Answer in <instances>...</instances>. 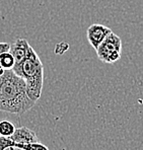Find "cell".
<instances>
[{"label":"cell","mask_w":143,"mask_h":150,"mask_svg":"<svg viewBox=\"0 0 143 150\" xmlns=\"http://www.w3.org/2000/svg\"><path fill=\"white\" fill-rule=\"evenodd\" d=\"M15 126L12 122L7 120L0 121V136L4 137H11L15 132Z\"/></svg>","instance_id":"ba28073f"},{"label":"cell","mask_w":143,"mask_h":150,"mask_svg":"<svg viewBox=\"0 0 143 150\" xmlns=\"http://www.w3.org/2000/svg\"><path fill=\"white\" fill-rule=\"evenodd\" d=\"M3 71H4V69H2V67L0 66V73H1V72H3Z\"/></svg>","instance_id":"4fadbf2b"},{"label":"cell","mask_w":143,"mask_h":150,"mask_svg":"<svg viewBox=\"0 0 143 150\" xmlns=\"http://www.w3.org/2000/svg\"><path fill=\"white\" fill-rule=\"evenodd\" d=\"M10 46L8 43H0V55L4 52H8L10 51Z\"/></svg>","instance_id":"8fae6325"},{"label":"cell","mask_w":143,"mask_h":150,"mask_svg":"<svg viewBox=\"0 0 143 150\" xmlns=\"http://www.w3.org/2000/svg\"><path fill=\"white\" fill-rule=\"evenodd\" d=\"M30 48V43H28L25 39H17L16 41L10 46L9 52L12 54V56L14 57V60H15L14 67H16L19 64L23 63V61L25 60L26 58V56H28Z\"/></svg>","instance_id":"5b68a950"},{"label":"cell","mask_w":143,"mask_h":150,"mask_svg":"<svg viewBox=\"0 0 143 150\" xmlns=\"http://www.w3.org/2000/svg\"><path fill=\"white\" fill-rule=\"evenodd\" d=\"M15 65V60L14 57L12 56L11 53L4 52L0 55V66L2 67V69L4 70H12L13 67Z\"/></svg>","instance_id":"52a82bcc"},{"label":"cell","mask_w":143,"mask_h":150,"mask_svg":"<svg viewBox=\"0 0 143 150\" xmlns=\"http://www.w3.org/2000/svg\"><path fill=\"white\" fill-rule=\"evenodd\" d=\"M112 33V30L108 26L100 23H93L88 26L86 30V38L88 43L94 50H98L101 44L105 41V39Z\"/></svg>","instance_id":"277c9868"},{"label":"cell","mask_w":143,"mask_h":150,"mask_svg":"<svg viewBox=\"0 0 143 150\" xmlns=\"http://www.w3.org/2000/svg\"><path fill=\"white\" fill-rule=\"evenodd\" d=\"M11 138L19 144H30V143L39 142V138L37 136L36 132L26 127L16 128Z\"/></svg>","instance_id":"8992f818"},{"label":"cell","mask_w":143,"mask_h":150,"mask_svg":"<svg viewBox=\"0 0 143 150\" xmlns=\"http://www.w3.org/2000/svg\"><path fill=\"white\" fill-rule=\"evenodd\" d=\"M12 71L25 81L28 96L37 103V100L41 98L43 90L44 65L32 46L26 58L23 63L13 68Z\"/></svg>","instance_id":"7a4b0ae2"},{"label":"cell","mask_w":143,"mask_h":150,"mask_svg":"<svg viewBox=\"0 0 143 150\" xmlns=\"http://www.w3.org/2000/svg\"><path fill=\"white\" fill-rule=\"evenodd\" d=\"M16 142L11 137H4V136H0V150H5L8 147L15 146Z\"/></svg>","instance_id":"30bf717a"},{"label":"cell","mask_w":143,"mask_h":150,"mask_svg":"<svg viewBox=\"0 0 143 150\" xmlns=\"http://www.w3.org/2000/svg\"><path fill=\"white\" fill-rule=\"evenodd\" d=\"M98 59L102 62L112 64L117 62L122 54V41L121 38L112 32L96 51Z\"/></svg>","instance_id":"3957f363"},{"label":"cell","mask_w":143,"mask_h":150,"mask_svg":"<svg viewBox=\"0 0 143 150\" xmlns=\"http://www.w3.org/2000/svg\"><path fill=\"white\" fill-rule=\"evenodd\" d=\"M15 146L19 147V148H23L25 150H49V148L46 145L42 144L40 142L30 143V144H19V143H16Z\"/></svg>","instance_id":"9c48e42d"},{"label":"cell","mask_w":143,"mask_h":150,"mask_svg":"<svg viewBox=\"0 0 143 150\" xmlns=\"http://www.w3.org/2000/svg\"><path fill=\"white\" fill-rule=\"evenodd\" d=\"M5 150H25V149L19 148V147H17V146H11V147H8V148Z\"/></svg>","instance_id":"7c38bea8"},{"label":"cell","mask_w":143,"mask_h":150,"mask_svg":"<svg viewBox=\"0 0 143 150\" xmlns=\"http://www.w3.org/2000/svg\"><path fill=\"white\" fill-rule=\"evenodd\" d=\"M36 101L28 96L25 81L12 70L0 73V112L23 115L34 108Z\"/></svg>","instance_id":"6da1fadb"}]
</instances>
